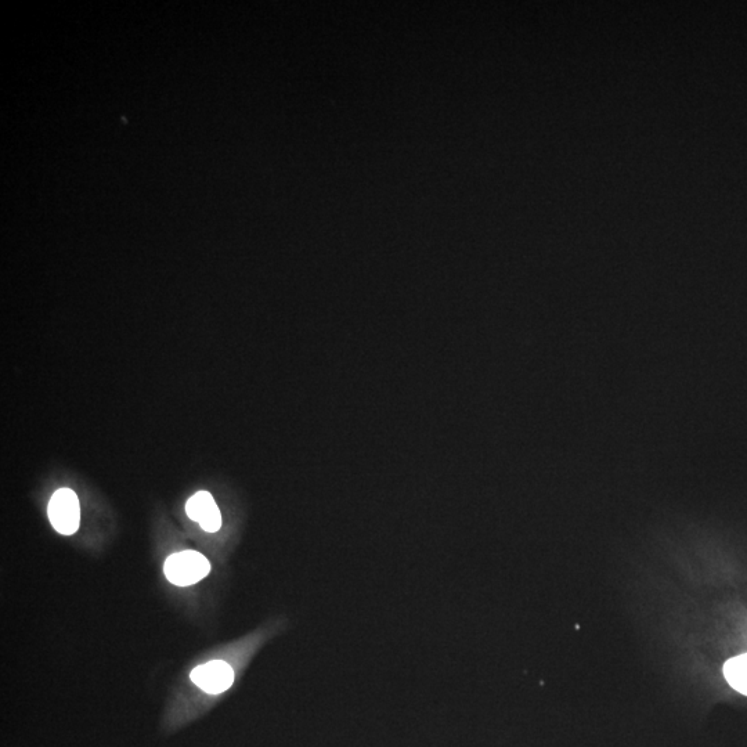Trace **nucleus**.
I'll use <instances>...</instances> for the list:
<instances>
[{
  "label": "nucleus",
  "instance_id": "obj_1",
  "mask_svg": "<svg viewBox=\"0 0 747 747\" xmlns=\"http://www.w3.org/2000/svg\"><path fill=\"white\" fill-rule=\"evenodd\" d=\"M211 572V564L201 552L187 550L175 552L166 559L164 573L173 586L189 587L204 580Z\"/></svg>",
  "mask_w": 747,
  "mask_h": 747
},
{
  "label": "nucleus",
  "instance_id": "obj_2",
  "mask_svg": "<svg viewBox=\"0 0 747 747\" xmlns=\"http://www.w3.org/2000/svg\"><path fill=\"white\" fill-rule=\"evenodd\" d=\"M48 512L50 523L57 532L64 536L77 533L81 523V505L74 490H57L50 498Z\"/></svg>",
  "mask_w": 747,
  "mask_h": 747
},
{
  "label": "nucleus",
  "instance_id": "obj_5",
  "mask_svg": "<svg viewBox=\"0 0 747 747\" xmlns=\"http://www.w3.org/2000/svg\"><path fill=\"white\" fill-rule=\"evenodd\" d=\"M724 676L732 688L747 696V653L728 660L724 666Z\"/></svg>",
  "mask_w": 747,
  "mask_h": 747
},
{
  "label": "nucleus",
  "instance_id": "obj_3",
  "mask_svg": "<svg viewBox=\"0 0 747 747\" xmlns=\"http://www.w3.org/2000/svg\"><path fill=\"white\" fill-rule=\"evenodd\" d=\"M191 681L205 694L220 695L229 691L236 680V671L225 660H211L191 671Z\"/></svg>",
  "mask_w": 747,
  "mask_h": 747
},
{
  "label": "nucleus",
  "instance_id": "obj_4",
  "mask_svg": "<svg viewBox=\"0 0 747 747\" xmlns=\"http://www.w3.org/2000/svg\"><path fill=\"white\" fill-rule=\"evenodd\" d=\"M186 514L191 521L200 523L201 529L216 533L222 528V514L214 497L208 492H198L186 504Z\"/></svg>",
  "mask_w": 747,
  "mask_h": 747
}]
</instances>
